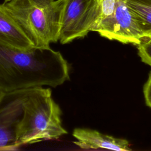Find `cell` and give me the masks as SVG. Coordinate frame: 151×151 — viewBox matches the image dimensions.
Segmentation results:
<instances>
[{
  "instance_id": "cell-4",
  "label": "cell",
  "mask_w": 151,
  "mask_h": 151,
  "mask_svg": "<svg viewBox=\"0 0 151 151\" xmlns=\"http://www.w3.org/2000/svg\"><path fill=\"white\" fill-rule=\"evenodd\" d=\"M59 41L65 44L92 31L99 15V0H61Z\"/></svg>"
},
{
  "instance_id": "cell-15",
  "label": "cell",
  "mask_w": 151,
  "mask_h": 151,
  "mask_svg": "<svg viewBox=\"0 0 151 151\" xmlns=\"http://www.w3.org/2000/svg\"><path fill=\"white\" fill-rule=\"evenodd\" d=\"M1 94H2V92H1V91H0V96H1Z\"/></svg>"
},
{
  "instance_id": "cell-16",
  "label": "cell",
  "mask_w": 151,
  "mask_h": 151,
  "mask_svg": "<svg viewBox=\"0 0 151 151\" xmlns=\"http://www.w3.org/2000/svg\"><path fill=\"white\" fill-rule=\"evenodd\" d=\"M121 1H125V0H121Z\"/></svg>"
},
{
  "instance_id": "cell-3",
  "label": "cell",
  "mask_w": 151,
  "mask_h": 151,
  "mask_svg": "<svg viewBox=\"0 0 151 151\" xmlns=\"http://www.w3.org/2000/svg\"><path fill=\"white\" fill-rule=\"evenodd\" d=\"M49 88H32L24 105L19 142L21 145L57 139L67 134L61 121V110Z\"/></svg>"
},
{
  "instance_id": "cell-12",
  "label": "cell",
  "mask_w": 151,
  "mask_h": 151,
  "mask_svg": "<svg viewBox=\"0 0 151 151\" xmlns=\"http://www.w3.org/2000/svg\"><path fill=\"white\" fill-rule=\"evenodd\" d=\"M143 95L146 104L151 108V72L143 86Z\"/></svg>"
},
{
  "instance_id": "cell-5",
  "label": "cell",
  "mask_w": 151,
  "mask_h": 151,
  "mask_svg": "<svg viewBox=\"0 0 151 151\" xmlns=\"http://www.w3.org/2000/svg\"><path fill=\"white\" fill-rule=\"evenodd\" d=\"M32 89L2 93L0 96V151L14 150L21 146L19 136L24 105Z\"/></svg>"
},
{
  "instance_id": "cell-8",
  "label": "cell",
  "mask_w": 151,
  "mask_h": 151,
  "mask_svg": "<svg viewBox=\"0 0 151 151\" xmlns=\"http://www.w3.org/2000/svg\"><path fill=\"white\" fill-rule=\"evenodd\" d=\"M0 42L21 50H29L35 47L20 26L1 4Z\"/></svg>"
},
{
  "instance_id": "cell-6",
  "label": "cell",
  "mask_w": 151,
  "mask_h": 151,
  "mask_svg": "<svg viewBox=\"0 0 151 151\" xmlns=\"http://www.w3.org/2000/svg\"><path fill=\"white\" fill-rule=\"evenodd\" d=\"M92 31L101 36L123 43L139 44L145 35L135 17L125 1L118 0L114 12L110 16L97 21Z\"/></svg>"
},
{
  "instance_id": "cell-9",
  "label": "cell",
  "mask_w": 151,
  "mask_h": 151,
  "mask_svg": "<svg viewBox=\"0 0 151 151\" xmlns=\"http://www.w3.org/2000/svg\"><path fill=\"white\" fill-rule=\"evenodd\" d=\"M135 17L145 38L151 32V0H125Z\"/></svg>"
},
{
  "instance_id": "cell-1",
  "label": "cell",
  "mask_w": 151,
  "mask_h": 151,
  "mask_svg": "<svg viewBox=\"0 0 151 151\" xmlns=\"http://www.w3.org/2000/svg\"><path fill=\"white\" fill-rule=\"evenodd\" d=\"M69 79V65L60 52L50 47L21 50L0 42L2 93L44 86L56 87Z\"/></svg>"
},
{
  "instance_id": "cell-2",
  "label": "cell",
  "mask_w": 151,
  "mask_h": 151,
  "mask_svg": "<svg viewBox=\"0 0 151 151\" xmlns=\"http://www.w3.org/2000/svg\"><path fill=\"white\" fill-rule=\"evenodd\" d=\"M1 5L35 47L48 48L59 41L61 0H9Z\"/></svg>"
},
{
  "instance_id": "cell-14",
  "label": "cell",
  "mask_w": 151,
  "mask_h": 151,
  "mask_svg": "<svg viewBox=\"0 0 151 151\" xmlns=\"http://www.w3.org/2000/svg\"><path fill=\"white\" fill-rule=\"evenodd\" d=\"M9 0H4V2H8L9 1Z\"/></svg>"
},
{
  "instance_id": "cell-13",
  "label": "cell",
  "mask_w": 151,
  "mask_h": 151,
  "mask_svg": "<svg viewBox=\"0 0 151 151\" xmlns=\"http://www.w3.org/2000/svg\"><path fill=\"white\" fill-rule=\"evenodd\" d=\"M145 38H151V32L149 33V34L146 35V37Z\"/></svg>"
},
{
  "instance_id": "cell-10",
  "label": "cell",
  "mask_w": 151,
  "mask_h": 151,
  "mask_svg": "<svg viewBox=\"0 0 151 151\" xmlns=\"http://www.w3.org/2000/svg\"><path fill=\"white\" fill-rule=\"evenodd\" d=\"M138 54L142 61L151 67V38H145L138 44Z\"/></svg>"
},
{
  "instance_id": "cell-11",
  "label": "cell",
  "mask_w": 151,
  "mask_h": 151,
  "mask_svg": "<svg viewBox=\"0 0 151 151\" xmlns=\"http://www.w3.org/2000/svg\"><path fill=\"white\" fill-rule=\"evenodd\" d=\"M117 2L118 0H99V15L97 21L111 15L115 11Z\"/></svg>"
},
{
  "instance_id": "cell-7",
  "label": "cell",
  "mask_w": 151,
  "mask_h": 151,
  "mask_svg": "<svg viewBox=\"0 0 151 151\" xmlns=\"http://www.w3.org/2000/svg\"><path fill=\"white\" fill-rule=\"evenodd\" d=\"M73 136L76 139L74 143L83 149H109L129 151V142L124 139L116 138L103 134L96 130L87 128H76Z\"/></svg>"
}]
</instances>
